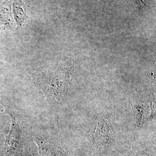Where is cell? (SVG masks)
I'll return each instance as SVG.
<instances>
[{"instance_id":"obj_1","label":"cell","mask_w":156,"mask_h":156,"mask_svg":"<svg viewBox=\"0 0 156 156\" xmlns=\"http://www.w3.org/2000/svg\"><path fill=\"white\" fill-rule=\"evenodd\" d=\"M35 84L52 105H59L69 89L71 73L67 68H58L39 73L34 76Z\"/></svg>"},{"instance_id":"obj_2","label":"cell","mask_w":156,"mask_h":156,"mask_svg":"<svg viewBox=\"0 0 156 156\" xmlns=\"http://www.w3.org/2000/svg\"><path fill=\"white\" fill-rule=\"evenodd\" d=\"M5 109L11 118V126L0 156H22L26 136L24 123L16 112L8 107Z\"/></svg>"},{"instance_id":"obj_3","label":"cell","mask_w":156,"mask_h":156,"mask_svg":"<svg viewBox=\"0 0 156 156\" xmlns=\"http://www.w3.org/2000/svg\"><path fill=\"white\" fill-rule=\"evenodd\" d=\"M113 129L111 124L106 117L99 115L91 126L90 136L93 142L97 146H104L111 141Z\"/></svg>"},{"instance_id":"obj_4","label":"cell","mask_w":156,"mask_h":156,"mask_svg":"<svg viewBox=\"0 0 156 156\" xmlns=\"http://www.w3.org/2000/svg\"><path fill=\"white\" fill-rule=\"evenodd\" d=\"M34 141L38 148L39 156H71L53 137L38 135L34 138Z\"/></svg>"},{"instance_id":"obj_5","label":"cell","mask_w":156,"mask_h":156,"mask_svg":"<svg viewBox=\"0 0 156 156\" xmlns=\"http://www.w3.org/2000/svg\"><path fill=\"white\" fill-rule=\"evenodd\" d=\"M154 107L149 102L139 101L133 106V115L136 126L141 127L154 116Z\"/></svg>"},{"instance_id":"obj_6","label":"cell","mask_w":156,"mask_h":156,"mask_svg":"<svg viewBox=\"0 0 156 156\" xmlns=\"http://www.w3.org/2000/svg\"><path fill=\"white\" fill-rule=\"evenodd\" d=\"M135 1H136V2H142L143 4H145L142 0H135Z\"/></svg>"}]
</instances>
